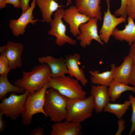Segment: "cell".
<instances>
[{"label":"cell","mask_w":135,"mask_h":135,"mask_svg":"<svg viewBox=\"0 0 135 135\" xmlns=\"http://www.w3.org/2000/svg\"><path fill=\"white\" fill-rule=\"evenodd\" d=\"M129 99L132 110L131 119L132 126L129 134L130 135L135 132V97L132 95H130L129 96Z\"/></svg>","instance_id":"cell-25"},{"label":"cell","mask_w":135,"mask_h":135,"mask_svg":"<svg viewBox=\"0 0 135 135\" xmlns=\"http://www.w3.org/2000/svg\"><path fill=\"white\" fill-rule=\"evenodd\" d=\"M125 122V121L122 118L119 119L118 121V128L115 135H120L122 134L126 127V126L124 125Z\"/></svg>","instance_id":"cell-29"},{"label":"cell","mask_w":135,"mask_h":135,"mask_svg":"<svg viewBox=\"0 0 135 135\" xmlns=\"http://www.w3.org/2000/svg\"><path fill=\"white\" fill-rule=\"evenodd\" d=\"M4 115L3 112L0 110V132H4L6 126L5 121L3 119V116Z\"/></svg>","instance_id":"cell-31"},{"label":"cell","mask_w":135,"mask_h":135,"mask_svg":"<svg viewBox=\"0 0 135 135\" xmlns=\"http://www.w3.org/2000/svg\"><path fill=\"white\" fill-rule=\"evenodd\" d=\"M108 87V94L111 100L113 102L119 98L122 94L125 92L130 91L135 93V86H130L114 80Z\"/></svg>","instance_id":"cell-22"},{"label":"cell","mask_w":135,"mask_h":135,"mask_svg":"<svg viewBox=\"0 0 135 135\" xmlns=\"http://www.w3.org/2000/svg\"><path fill=\"white\" fill-rule=\"evenodd\" d=\"M129 51V54L132 56L135 64V41L131 45Z\"/></svg>","instance_id":"cell-35"},{"label":"cell","mask_w":135,"mask_h":135,"mask_svg":"<svg viewBox=\"0 0 135 135\" xmlns=\"http://www.w3.org/2000/svg\"><path fill=\"white\" fill-rule=\"evenodd\" d=\"M29 93L26 90L19 95L14 92H10L9 97H5L1 100L0 110L12 120H16L21 116L25 101Z\"/></svg>","instance_id":"cell-6"},{"label":"cell","mask_w":135,"mask_h":135,"mask_svg":"<svg viewBox=\"0 0 135 135\" xmlns=\"http://www.w3.org/2000/svg\"><path fill=\"white\" fill-rule=\"evenodd\" d=\"M126 15L135 20V0H126Z\"/></svg>","instance_id":"cell-27"},{"label":"cell","mask_w":135,"mask_h":135,"mask_svg":"<svg viewBox=\"0 0 135 135\" xmlns=\"http://www.w3.org/2000/svg\"><path fill=\"white\" fill-rule=\"evenodd\" d=\"M98 20L96 18H91L88 22L80 25V34L76 38L77 40L80 41V45L82 47L85 48L90 46L93 40L102 45L104 44L98 33Z\"/></svg>","instance_id":"cell-8"},{"label":"cell","mask_w":135,"mask_h":135,"mask_svg":"<svg viewBox=\"0 0 135 135\" xmlns=\"http://www.w3.org/2000/svg\"><path fill=\"white\" fill-rule=\"evenodd\" d=\"M121 4L120 8L114 12V15L117 16L126 17V0H121Z\"/></svg>","instance_id":"cell-28"},{"label":"cell","mask_w":135,"mask_h":135,"mask_svg":"<svg viewBox=\"0 0 135 135\" xmlns=\"http://www.w3.org/2000/svg\"><path fill=\"white\" fill-rule=\"evenodd\" d=\"M66 5L67 6L70 5L72 4V0H66Z\"/></svg>","instance_id":"cell-37"},{"label":"cell","mask_w":135,"mask_h":135,"mask_svg":"<svg viewBox=\"0 0 135 135\" xmlns=\"http://www.w3.org/2000/svg\"><path fill=\"white\" fill-rule=\"evenodd\" d=\"M64 10L61 8L55 12L54 18L50 23V29L48 30V34L56 37L55 42L58 46H63L66 43L75 45L77 43L76 40L66 34V27L62 20Z\"/></svg>","instance_id":"cell-7"},{"label":"cell","mask_w":135,"mask_h":135,"mask_svg":"<svg viewBox=\"0 0 135 135\" xmlns=\"http://www.w3.org/2000/svg\"><path fill=\"white\" fill-rule=\"evenodd\" d=\"M134 64L133 59L129 54L124 58L121 64L115 68L113 73V80L127 85L129 84V79Z\"/></svg>","instance_id":"cell-18"},{"label":"cell","mask_w":135,"mask_h":135,"mask_svg":"<svg viewBox=\"0 0 135 135\" xmlns=\"http://www.w3.org/2000/svg\"><path fill=\"white\" fill-rule=\"evenodd\" d=\"M78 82L70 76L51 78L48 82V88L55 89L68 98H84L86 92Z\"/></svg>","instance_id":"cell-5"},{"label":"cell","mask_w":135,"mask_h":135,"mask_svg":"<svg viewBox=\"0 0 135 135\" xmlns=\"http://www.w3.org/2000/svg\"><path fill=\"white\" fill-rule=\"evenodd\" d=\"M130 106L129 100L125 101L122 104L112 103L109 102L103 109L105 112L114 114L118 119L122 118Z\"/></svg>","instance_id":"cell-24"},{"label":"cell","mask_w":135,"mask_h":135,"mask_svg":"<svg viewBox=\"0 0 135 135\" xmlns=\"http://www.w3.org/2000/svg\"><path fill=\"white\" fill-rule=\"evenodd\" d=\"M10 70L8 61L4 56L0 55V75L8 74Z\"/></svg>","instance_id":"cell-26"},{"label":"cell","mask_w":135,"mask_h":135,"mask_svg":"<svg viewBox=\"0 0 135 135\" xmlns=\"http://www.w3.org/2000/svg\"><path fill=\"white\" fill-rule=\"evenodd\" d=\"M30 0H20V8L22 10V14L30 8L29 4Z\"/></svg>","instance_id":"cell-30"},{"label":"cell","mask_w":135,"mask_h":135,"mask_svg":"<svg viewBox=\"0 0 135 135\" xmlns=\"http://www.w3.org/2000/svg\"><path fill=\"white\" fill-rule=\"evenodd\" d=\"M134 19L128 17V24L125 26L124 28L122 30H119L116 28L112 35L116 40L120 41H125L130 46L135 41V24Z\"/></svg>","instance_id":"cell-19"},{"label":"cell","mask_w":135,"mask_h":135,"mask_svg":"<svg viewBox=\"0 0 135 135\" xmlns=\"http://www.w3.org/2000/svg\"><path fill=\"white\" fill-rule=\"evenodd\" d=\"M48 88V82L39 91H36L32 93H29L25 101L21 115L22 124L29 126L31 124L33 116L37 113H42L46 117L44 106V96Z\"/></svg>","instance_id":"cell-4"},{"label":"cell","mask_w":135,"mask_h":135,"mask_svg":"<svg viewBox=\"0 0 135 135\" xmlns=\"http://www.w3.org/2000/svg\"><path fill=\"white\" fill-rule=\"evenodd\" d=\"M6 0H0V9L4 8L6 7V4H5Z\"/></svg>","instance_id":"cell-36"},{"label":"cell","mask_w":135,"mask_h":135,"mask_svg":"<svg viewBox=\"0 0 135 135\" xmlns=\"http://www.w3.org/2000/svg\"><path fill=\"white\" fill-rule=\"evenodd\" d=\"M5 4H12L15 8H18L20 7V0H6Z\"/></svg>","instance_id":"cell-34"},{"label":"cell","mask_w":135,"mask_h":135,"mask_svg":"<svg viewBox=\"0 0 135 135\" xmlns=\"http://www.w3.org/2000/svg\"><path fill=\"white\" fill-rule=\"evenodd\" d=\"M8 74H4L0 76V99L6 97L9 92H14L18 94H22L26 90L18 86L10 83L8 78Z\"/></svg>","instance_id":"cell-23"},{"label":"cell","mask_w":135,"mask_h":135,"mask_svg":"<svg viewBox=\"0 0 135 135\" xmlns=\"http://www.w3.org/2000/svg\"><path fill=\"white\" fill-rule=\"evenodd\" d=\"M76 6L79 12L90 18H96L102 20L101 0H75Z\"/></svg>","instance_id":"cell-15"},{"label":"cell","mask_w":135,"mask_h":135,"mask_svg":"<svg viewBox=\"0 0 135 135\" xmlns=\"http://www.w3.org/2000/svg\"><path fill=\"white\" fill-rule=\"evenodd\" d=\"M63 19L69 25L70 33L76 37L80 34V25L88 22L91 18L80 13L76 6H71L65 10Z\"/></svg>","instance_id":"cell-12"},{"label":"cell","mask_w":135,"mask_h":135,"mask_svg":"<svg viewBox=\"0 0 135 135\" xmlns=\"http://www.w3.org/2000/svg\"><path fill=\"white\" fill-rule=\"evenodd\" d=\"M65 60L66 67L69 76L74 77L75 79L80 82L81 84L85 86L88 82L83 69L80 68V56L77 53L73 55L69 54L65 56Z\"/></svg>","instance_id":"cell-13"},{"label":"cell","mask_w":135,"mask_h":135,"mask_svg":"<svg viewBox=\"0 0 135 135\" xmlns=\"http://www.w3.org/2000/svg\"><path fill=\"white\" fill-rule=\"evenodd\" d=\"M66 108V120L81 123L92 116L94 110V98L90 95L82 98H68Z\"/></svg>","instance_id":"cell-3"},{"label":"cell","mask_w":135,"mask_h":135,"mask_svg":"<svg viewBox=\"0 0 135 135\" xmlns=\"http://www.w3.org/2000/svg\"><path fill=\"white\" fill-rule=\"evenodd\" d=\"M68 99L55 89L50 88L46 90L44 109L46 117H49L51 122H59L66 120Z\"/></svg>","instance_id":"cell-2"},{"label":"cell","mask_w":135,"mask_h":135,"mask_svg":"<svg viewBox=\"0 0 135 135\" xmlns=\"http://www.w3.org/2000/svg\"><path fill=\"white\" fill-rule=\"evenodd\" d=\"M36 0H32L29 9L24 13L22 14L18 19L10 20L8 26L14 36L18 37L23 34L28 24H30L34 25L38 21H41L38 19H34L33 11L36 6Z\"/></svg>","instance_id":"cell-10"},{"label":"cell","mask_w":135,"mask_h":135,"mask_svg":"<svg viewBox=\"0 0 135 135\" xmlns=\"http://www.w3.org/2000/svg\"><path fill=\"white\" fill-rule=\"evenodd\" d=\"M24 50L22 43L11 41L8 42L6 45L0 46V54L8 60L10 70H14L22 66L21 56Z\"/></svg>","instance_id":"cell-11"},{"label":"cell","mask_w":135,"mask_h":135,"mask_svg":"<svg viewBox=\"0 0 135 135\" xmlns=\"http://www.w3.org/2000/svg\"><path fill=\"white\" fill-rule=\"evenodd\" d=\"M107 8L105 11L102 25L99 31V36L101 40L105 43L109 41L110 36L116 27L119 24L126 22V17H117L112 14L110 10V0H106Z\"/></svg>","instance_id":"cell-9"},{"label":"cell","mask_w":135,"mask_h":135,"mask_svg":"<svg viewBox=\"0 0 135 135\" xmlns=\"http://www.w3.org/2000/svg\"><path fill=\"white\" fill-rule=\"evenodd\" d=\"M36 4L41 13L42 20L47 23L52 20L53 12L62 6L54 0H36Z\"/></svg>","instance_id":"cell-20"},{"label":"cell","mask_w":135,"mask_h":135,"mask_svg":"<svg viewBox=\"0 0 135 135\" xmlns=\"http://www.w3.org/2000/svg\"><path fill=\"white\" fill-rule=\"evenodd\" d=\"M129 84L135 86V64H134L132 68L129 80Z\"/></svg>","instance_id":"cell-33"},{"label":"cell","mask_w":135,"mask_h":135,"mask_svg":"<svg viewBox=\"0 0 135 135\" xmlns=\"http://www.w3.org/2000/svg\"><path fill=\"white\" fill-rule=\"evenodd\" d=\"M38 60L40 64H46L49 66L52 78L64 76L68 73L65 59L63 58H56L48 56L39 57Z\"/></svg>","instance_id":"cell-14"},{"label":"cell","mask_w":135,"mask_h":135,"mask_svg":"<svg viewBox=\"0 0 135 135\" xmlns=\"http://www.w3.org/2000/svg\"><path fill=\"white\" fill-rule=\"evenodd\" d=\"M50 135H80L82 134L81 123L67 121L55 122L51 126Z\"/></svg>","instance_id":"cell-17"},{"label":"cell","mask_w":135,"mask_h":135,"mask_svg":"<svg viewBox=\"0 0 135 135\" xmlns=\"http://www.w3.org/2000/svg\"><path fill=\"white\" fill-rule=\"evenodd\" d=\"M31 135H43L44 134V129L40 127L34 128L30 132Z\"/></svg>","instance_id":"cell-32"},{"label":"cell","mask_w":135,"mask_h":135,"mask_svg":"<svg viewBox=\"0 0 135 135\" xmlns=\"http://www.w3.org/2000/svg\"><path fill=\"white\" fill-rule=\"evenodd\" d=\"M108 86L98 85H92L90 90V95L94 100V110L97 113H100L111 101L108 91Z\"/></svg>","instance_id":"cell-16"},{"label":"cell","mask_w":135,"mask_h":135,"mask_svg":"<svg viewBox=\"0 0 135 135\" xmlns=\"http://www.w3.org/2000/svg\"><path fill=\"white\" fill-rule=\"evenodd\" d=\"M22 73V77L14 84L30 93L40 91L51 78L50 69L44 63L34 66L29 72L23 71Z\"/></svg>","instance_id":"cell-1"},{"label":"cell","mask_w":135,"mask_h":135,"mask_svg":"<svg viewBox=\"0 0 135 135\" xmlns=\"http://www.w3.org/2000/svg\"><path fill=\"white\" fill-rule=\"evenodd\" d=\"M111 67V69L110 70L102 73L100 72L98 70L90 71L89 72L91 75L90 78L91 83L95 85L108 86L113 80V73L116 66L114 64H112Z\"/></svg>","instance_id":"cell-21"}]
</instances>
